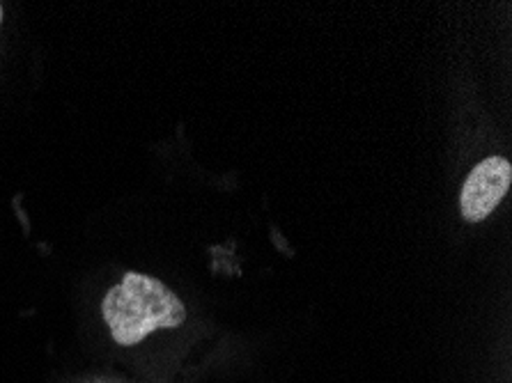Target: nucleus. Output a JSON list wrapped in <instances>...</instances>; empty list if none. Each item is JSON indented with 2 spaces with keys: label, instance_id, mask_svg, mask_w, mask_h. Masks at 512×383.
<instances>
[{
  "label": "nucleus",
  "instance_id": "nucleus-2",
  "mask_svg": "<svg viewBox=\"0 0 512 383\" xmlns=\"http://www.w3.org/2000/svg\"><path fill=\"white\" fill-rule=\"evenodd\" d=\"M512 179V166L503 156H490L480 161L473 173L467 177L460 193L462 216L469 223L485 221L499 202L506 198Z\"/></svg>",
  "mask_w": 512,
  "mask_h": 383
},
{
  "label": "nucleus",
  "instance_id": "nucleus-1",
  "mask_svg": "<svg viewBox=\"0 0 512 383\" xmlns=\"http://www.w3.org/2000/svg\"><path fill=\"white\" fill-rule=\"evenodd\" d=\"M102 312L113 340L122 347L138 345L157 328L182 326L186 319L182 301L161 280L143 273H127L106 294Z\"/></svg>",
  "mask_w": 512,
  "mask_h": 383
},
{
  "label": "nucleus",
  "instance_id": "nucleus-3",
  "mask_svg": "<svg viewBox=\"0 0 512 383\" xmlns=\"http://www.w3.org/2000/svg\"><path fill=\"white\" fill-rule=\"evenodd\" d=\"M0 21H3V7H0Z\"/></svg>",
  "mask_w": 512,
  "mask_h": 383
}]
</instances>
